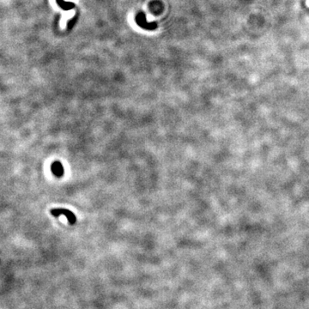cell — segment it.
Segmentation results:
<instances>
[{"label": "cell", "instance_id": "obj_1", "mask_svg": "<svg viewBox=\"0 0 309 309\" xmlns=\"http://www.w3.org/2000/svg\"><path fill=\"white\" fill-rule=\"evenodd\" d=\"M51 214L54 216H59L60 215L65 216L70 224H74L76 222V217L70 210L65 209H53L51 210Z\"/></svg>", "mask_w": 309, "mask_h": 309}, {"label": "cell", "instance_id": "obj_2", "mask_svg": "<svg viewBox=\"0 0 309 309\" xmlns=\"http://www.w3.org/2000/svg\"><path fill=\"white\" fill-rule=\"evenodd\" d=\"M52 170H53V172L56 175H58V176H61L62 174H63V173H64V169H63L61 163L59 162H54V163L53 164V166H52Z\"/></svg>", "mask_w": 309, "mask_h": 309}, {"label": "cell", "instance_id": "obj_3", "mask_svg": "<svg viewBox=\"0 0 309 309\" xmlns=\"http://www.w3.org/2000/svg\"><path fill=\"white\" fill-rule=\"evenodd\" d=\"M307 5L309 7V0H307Z\"/></svg>", "mask_w": 309, "mask_h": 309}]
</instances>
